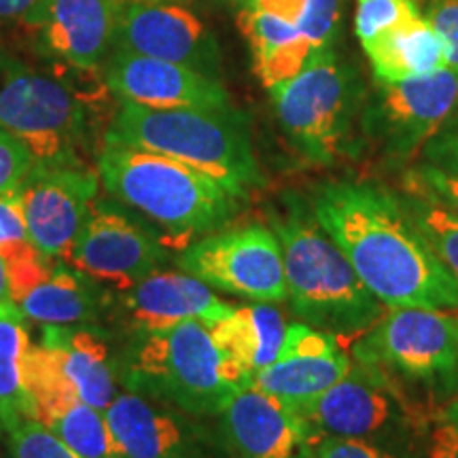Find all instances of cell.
<instances>
[{"label":"cell","instance_id":"11","mask_svg":"<svg viewBox=\"0 0 458 458\" xmlns=\"http://www.w3.org/2000/svg\"><path fill=\"white\" fill-rule=\"evenodd\" d=\"M456 102L458 74L450 68L397 83L377 81L363 123L391 162H410L444 128Z\"/></svg>","mask_w":458,"mask_h":458},{"label":"cell","instance_id":"22","mask_svg":"<svg viewBox=\"0 0 458 458\" xmlns=\"http://www.w3.org/2000/svg\"><path fill=\"white\" fill-rule=\"evenodd\" d=\"M41 342L55 352L79 397L105 411L117 397V365L106 335L89 325H43Z\"/></svg>","mask_w":458,"mask_h":458},{"label":"cell","instance_id":"30","mask_svg":"<svg viewBox=\"0 0 458 458\" xmlns=\"http://www.w3.org/2000/svg\"><path fill=\"white\" fill-rule=\"evenodd\" d=\"M416 15H420L416 0H357L354 32L365 45Z\"/></svg>","mask_w":458,"mask_h":458},{"label":"cell","instance_id":"26","mask_svg":"<svg viewBox=\"0 0 458 458\" xmlns=\"http://www.w3.org/2000/svg\"><path fill=\"white\" fill-rule=\"evenodd\" d=\"M83 458H128L108 427L105 411L71 394L30 416Z\"/></svg>","mask_w":458,"mask_h":458},{"label":"cell","instance_id":"43","mask_svg":"<svg viewBox=\"0 0 458 458\" xmlns=\"http://www.w3.org/2000/svg\"><path fill=\"white\" fill-rule=\"evenodd\" d=\"M444 128H450V130L458 131V102H456V108H454V111H452L450 119H448V122H445Z\"/></svg>","mask_w":458,"mask_h":458},{"label":"cell","instance_id":"25","mask_svg":"<svg viewBox=\"0 0 458 458\" xmlns=\"http://www.w3.org/2000/svg\"><path fill=\"white\" fill-rule=\"evenodd\" d=\"M94 280L83 276L66 261L54 270L37 289L17 303L24 317L38 325H91L106 310L108 297L96 289Z\"/></svg>","mask_w":458,"mask_h":458},{"label":"cell","instance_id":"6","mask_svg":"<svg viewBox=\"0 0 458 458\" xmlns=\"http://www.w3.org/2000/svg\"><path fill=\"white\" fill-rule=\"evenodd\" d=\"M117 376L125 391L156 397L196 418L216 416L240 391L202 320L131 335Z\"/></svg>","mask_w":458,"mask_h":458},{"label":"cell","instance_id":"5","mask_svg":"<svg viewBox=\"0 0 458 458\" xmlns=\"http://www.w3.org/2000/svg\"><path fill=\"white\" fill-rule=\"evenodd\" d=\"M0 125L37 165L89 168V102L64 74L41 71L0 45Z\"/></svg>","mask_w":458,"mask_h":458},{"label":"cell","instance_id":"15","mask_svg":"<svg viewBox=\"0 0 458 458\" xmlns=\"http://www.w3.org/2000/svg\"><path fill=\"white\" fill-rule=\"evenodd\" d=\"M216 418L225 458H314L317 433L306 418L253 386L233 393Z\"/></svg>","mask_w":458,"mask_h":458},{"label":"cell","instance_id":"2","mask_svg":"<svg viewBox=\"0 0 458 458\" xmlns=\"http://www.w3.org/2000/svg\"><path fill=\"white\" fill-rule=\"evenodd\" d=\"M96 170L108 196L156 223L168 240L213 233L238 208V198L204 172L123 142L102 140Z\"/></svg>","mask_w":458,"mask_h":458},{"label":"cell","instance_id":"29","mask_svg":"<svg viewBox=\"0 0 458 458\" xmlns=\"http://www.w3.org/2000/svg\"><path fill=\"white\" fill-rule=\"evenodd\" d=\"M0 257H3L4 274H7L9 300L15 306L49 276L57 263L55 259L45 255L41 249H37L32 240H26V242L4 250V253H0Z\"/></svg>","mask_w":458,"mask_h":458},{"label":"cell","instance_id":"13","mask_svg":"<svg viewBox=\"0 0 458 458\" xmlns=\"http://www.w3.org/2000/svg\"><path fill=\"white\" fill-rule=\"evenodd\" d=\"M123 0H38L17 21L24 41L47 64L96 72L113 51Z\"/></svg>","mask_w":458,"mask_h":458},{"label":"cell","instance_id":"27","mask_svg":"<svg viewBox=\"0 0 458 458\" xmlns=\"http://www.w3.org/2000/svg\"><path fill=\"white\" fill-rule=\"evenodd\" d=\"M28 318L13 301L0 303V428L7 433L26 418L24 357L30 346Z\"/></svg>","mask_w":458,"mask_h":458},{"label":"cell","instance_id":"19","mask_svg":"<svg viewBox=\"0 0 458 458\" xmlns=\"http://www.w3.org/2000/svg\"><path fill=\"white\" fill-rule=\"evenodd\" d=\"M105 416L128 458H213L219 445L196 416L136 391L119 393Z\"/></svg>","mask_w":458,"mask_h":458},{"label":"cell","instance_id":"31","mask_svg":"<svg viewBox=\"0 0 458 458\" xmlns=\"http://www.w3.org/2000/svg\"><path fill=\"white\" fill-rule=\"evenodd\" d=\"M9 458H83L37 420L24 418L4 433Z\"/></svg>","mask_w":458,"mask_h":458},{"label":"cell","instance_id":"14","mask_svg":"<svg viewBox=\"0 0 458 458\" xmlns=\"http://www.w3.org/2000/svg\"><path fill=\"white\" fill-rule=\"evenodd\" d=\"M113 49H123L221 77V47L199 17L168 0H123Z\"/></svg>","mask_w":458,"mask_h":458},{"label":"cell","instance_id":"32","mask_svg":"<svg viewBox=\"0 0 458 458\" xmlns=\"http://www.w3.org/2000/svg\"><path fill=\"white\" fill-rule=\"evenodd\" d=\"M403 187L405 191L422 193L435 204L444 206L448 213L458 216V176L448 174V172L425 162L408 170Z\"/></svg>","mask_w":458,"mask_h":458},{"label":"cell","instance_id":"16","mask_svg":"<svg viewBox=\"0 0 458 458\" xmlns=\"http://www.w3.org/2000/svg\"><path fill=\"white\" fill-rule=\"evenodd\" d=\"M98 170L34 165L15 191L37 249L51 259L68 263L79 229L98 198Z\"/></svg>","mask_w":458,"mask_h":458},{"label":"cell","instance_id":"7","mask_svg":"<svg viewBox=\"0 0 458 458\" xmlns=\"http://www.w3.org/2000/svg\"><path fill=\"white\" fill-rule=\"evenodd\" d=\"M318 435L360 439L411 458L427 435V418L411 405L397 377L376 365H351L327 391L295 408Z\"/></svg>","mask_w":458,"mask_h":458},{"label":"cell","instance_id":"23","mask_svg":"<svg viewBox=\"0 0 458 458\" xmlns=\"http://www.w3.org/2000/svg\"><path fill=\"white\" fill-rule=\"evenodd\" d=\"M238 24L253 54L255 74L267 91L291 81L320 54L300 28L280 17L242 9Z\"/></svg>","mask_w":458,"mask_h":458},{"label":"cell","instance_id":"38","mask_svg":"<svg viewBox=\"0 0 458 458\" xmlns=\"http://www.w3.org/2000/svg\"><path fill=\"white\" fill-rule=\"evenodd\" d=\"M425 162L458 176V131L442 128L422 148Z\"/></svg>","mask_w":458,"mask_h":458},{"label":"cell","instance_id":"37","mask_svg":"<svg viewBox=\"0 0 458 458\" xmlns=\"http://www.w3.org/2000/svg\"><path fill=\"white\" fill-rule=\"evenodd\" d=\"M242 3L244 9L259 11V13L280 17V20L289 21V24H295L310 38L312 0H242Z\"/></svg>","mask_w":458,"mask_h":458},{"label":"cell","instance_id":"33","mask_svg":"<svg viewBox=\"0 0 458 458\" xmlns=\"http://www.w3.org/2000/svg\"><path fill=\"white\" fill-rule=\"evenodd\" d=\"M34 165L32 153L0 125V196L15 191Z\"/></svg>","mask_w":458,"mask_h":458},{"label":"cell","instance_id":"10","mask_svg":"<svg viewBox=\"0 0 458 458\" xmlns=\"http://www.w3.org/2000/svg\"><path fill=\"white\" fill-rule=\"evenodd\" d=\"M354 360L431 382L458 368V318L433 308H391L352 342Z\"/></svg>","mask_w":458,"mask_h":458},{"label":"cell","instance_id":"3","mask_svg":"<svg viewBox=\"0 0 458 458\" xmlns=\"http://www.w3.org/2000/svg\"><path fill=\"white\" fill-rule=\"evenodd\" d=\"M105 139L191 165L238 199L263 182L249 125L233 106L145 108L119 102Z\"/></svg>","mask_w":458,"mask_h":458},{"label":"cell","instance_id":"1","mask_svg":"<svg viewBox=\"0 0 458 458\" xmlns=\"http://www.w3.org/2000/svg\"><path fill=\"white\" fill-rule=\"evenodd\" d=\"M310 208L382 306L458 310V283L418 232L403 198L374 182L335 181L314 191Z\"/></svg>","mask_w":458,"mask_h":458},{"label":"cell","instance_id":"40","mask_svg":"<svg viewBox=\"0 0 458 458\" xmlns=\"http://www.w3.org/2000/svg\"><path fill=\"white\" fill-rule=\"evenodd\" d=\"M37 3L38 0H0V30L17 24Z\"/></svg>","mask_w":458,"mask_h":458},{"label":"cell","instance_id":"17","mask_svg":"<svg viewBox=\"0 0 458 458\" xmlns=\"http://www.w3.org/2000/svg\"><path fill=\"white\" fill-rule=\"evenodd\" d=\"M202 280L187 272H153L130 289L108 297L106 310L130 335H148L176 327L187 320H213L233 310Z\"/></svg>","mask_w":458,"mask_h":458},{"label":"cell","instance_id":"12","mask_svg":"<svg viewBox=\"0 0 458 458\" xmlns=\"http://www.w3.org/2000/svg\"><path fill=\"white\" fill-rule=\"evenodd\" d=\"M168 259L164 240L117 204L96 198L79 229L68 266L98 284L123 291Z\"/></svg>","mask_w":458,"mask_h":458},{"label":"cell","instance_id":"28","mask_svg":"<svg viewBox=\"0 0 458 458\" xmlns=\"http://www.w3.org/2000/svg\"><path fill=\"white\" fill-rule=\"evenodd\" d=\"M405 208L433 253L458 283V216L422 193L405 191Z\"/></svg>","mask_w":458,"mask_h":458},{"label":"cell","instance_id":"4","mask_svg":"<svg viewBox=\"0 0 458 458\" xmlns=\"http://www.w3.org/2000/svg\"><path fill=\"white\" fill-rule=\"evenodd\" d=\"M283 249L286 300L301 323L334 335L340 344L359 340L382 317V303L365 289L351 261L314 219L312 208L293 206L274 216Z\"/></svg>","mask_w":458,"mask_h":458},{"label":"cell","instance_id":"36","mask_svg":"<svg viewBox=\"0 0 458 458\" xmlns=\"http://www.w3.org/2000/svg\"><path fill=\"white\" fill-rule=\"evenodd\" d=\"M30 240L24 208L17 191L0 196V253Z\"/></svg>","mask_w":458,"mask_h":458},{"label":"cell","instance_id":"9","mask_svg":"<svg viewBox=\"0 0 458 458\" xmlns=\"http://www.w3.org/2000/svg\"><path fill=\"white\" fill-rule=\"evenodd\" d=\"M176 263L223 293L263 303L286 301L283 249L276 232L261 223L206 233L187 244Z\"/></svg>","mask_w":458,"mask_h":458},{"label":"cell","instance_id":"20","mask_svg":"<svg viewBox=\"0 0 458 458\" xmlns=\"http://www.w3.org/2000/svg\"><path fill=\"white\" fill-rule=\"evenodd\" d=\"M351 365V357L334 335L306 323H291L276 360L257 371L250 386L300 408L340 382Z\"/></svg>","mask_w":458,"mask_h":458},{"label":"cell","instance_id":"34","mask_svg":"<svg viewBox=\"0 0 458 458\" xmlns=\"http://www.w3.org/2000/svg\"><path fill=\"white\" fill-rule=\"evenodd\" d=\"M425 17L442 38L445 68L458 74V0H433Z\"/></svg>","mask_w":458,"mask_h":458},{"label":"cell","instance_id":"24","mask_svg":"<svg viewBox=\"0 0 458 458\" xmlns=\"http://www.w3.org/2000/svg\"><path fill=\"white\" fill-rule=\"evenodd\" d=\"M363 51L376 81L382 83L427 77L445 68L442 38L422 13L365 43Z\"/></svg>","mask_w":458,"mask_h":458},{"label":"cell","instance_id":"21","mask_svg":"<svg viewBox=\"0 0 458 458\" xmlns=\"http://www.w3.org/2000/svg\"><path fill=\"white\" fill-rule=\"evenodd\" d=\"M240 388H249L257 371L272 365L283 346L286 320L272 303L236 306L206 325Z\"/></svg>","mask_w":458,"mask_h":458},{"label":"cell","instance_id":"8","mask_svg":"<svg viewBox=\"0 0 458 458\" xmlns=\"http://www.w3.org/2000/svg\"><path fill=\"white\" fill-rule=\"evenodd\" d=\"M286 139L308 162L329 165L348 153L360 105L359 74L327 47L297 77L270 91Z\"/></svg>","mask_w":458,"mask_h":458},{"label":"cell","instance_id":"35","mask_svg":"<svg viewBox=\"0 0 458 458\" xmlns=\"http://www.w3.org/2000/svg\"><path fill=\"white\" fill-rule=\"evenodd\" d=\"M314 458H403L394 452L382 448V445L360 442V439L331 437V435H318L314 442Z\"/></svg>","mask_w":458,"mask_h":458},{"label":"cell","instance_id":"39","mask_svg":"<svg viewBox=\"0 0 458 458\" xmlns=\"http://www.w3.org/2000/svg\"><path fill=\"white\" fill-rule=\"evenodd\" d=\"M427 458H458V427L445 418L428 431Z\"/></svg>","mask_w":458,"mask_h":458},{"label":"cell","instance_id":"41","mask_svg":"<svg viewBox=\"0 0 458 458\" xmlns=\"http://www.w3.org/2000/svg\"><path fill=\"white\" fill-rule=\"evenodd\" d=\"M4 301H11V300L7 291V274H4V263H3V257H0V303Z\"/></svg>","mask_w":458,"mask_h":458},{"label":"cell","instance_id":"42","mask_svg":"<svg viewBox=\"0 0 458 458\" xmlns=\"http://www.w3.org/2000/svg\"><path fill=\"white\" fill-rule=\"evenodd\" d=\"M442 418H445V420H450L452 425L458 427V399L452 401L448 408L442 411Z\"/></svg>","mask_w":458,"mask_h":458},{"label":"cell","instance_id":"18","mask_svg":"<svg viewBox=\"0 0 458 458\" xmlns=\"http://www.w3.org/2000/svg\"><path fill=\"white\" fill-rule=\"evenodd\" d=\"M106 89L119 102L145 108H227L221 79L193 68L123 49H113L102 64Z\"/></svg>","mask_w":458,"mask_h":458}]
</instances>
